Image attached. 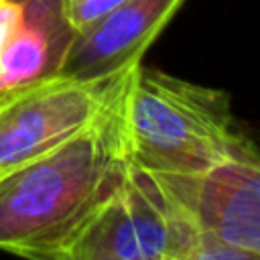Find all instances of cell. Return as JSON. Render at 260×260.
Listing matches in <instances>:
<instances>
[{
	"mask_svg": "<svg viewBox=\"0 0 260 260\" xmlns=\"http://www.w3.org/2000/svg\"><path fill=\"white\" fill-rule=\"evenodd\" d=\"M185 0H124L79 30L61 73L102 77L138 65Z\"/></svg>",
	"mask_w": 260,
	"mask_h": 260,
	"instance_id": "cell-6",
	"label": "cell"
},
{
	"mask_svg": "<svg viewBox=\"0 0 260 260\" xmlns=\"http://www.w3.org/2000/svg\"><path fill=\"white\" fill-rule=\"evenodd\" d=\"M134 67L102 77L55 73L0 93V179L89 128Z\"/></svg>",
	"mask_w": 260,
	"mask_h": 260,
	"instance_id": "cell-4",
	"label": "cell"
},
{
	"mask_svg": "<svg viewBox=\"0 0 260 260\" xmlns=\"http://www.w3.org/2000/svg\"><path fill=\"white\" fill-rule=\"evenodd\" d=\"M22 22L20 0H0V51Z\"/></svg>",
	"mask_w": 260,
	"mask_h": 260,
	"instance_id": "cell-9",
	"label": "cell"
},
{
	"mask_svg": "<svg viewBox=\"0 0 260 260\" xmlns=\"http://www.w3.org/2000/svg\"><path fill=\"white\" fill-rule=\"evenodd\" d=\"M120 130L128 162L158 175H199L256 146L225 91L142 63L124 87Z\"/></svg>",
	"mask_w": 260,
	"mask_h": 260,
	"instance_id": "cell-2",
	"label": "cell"
},
{
	"mask_svg": "<svg viewBox=\"0 0 260 260\" xmlns=\"http://www.w3.org/2000/svg\"><path fill=\"white\" fill-rule=\"evenodd\" d=\"M199 230L165 175L130 165L63 260H197Z\"/></svg>",
	"mask_w": 260,
	"mask_h": 260,
	"instance_id": "cell-3",
	"label": "cell"
},
{
	"mask_svg": "<svg viewBox=\"0 0 260 260\" xmlns=\"http://www.w3.org/2000/svg\"><path fill=\"white\" fill-rule=\"evenodd\" d=\"M22 22L0 51V93L61 73L75 39L63 0H20Z\"/></svg>",
	"mask_w": 260,
	"mask_h": 260,
	"instance_id": "cell-7",
	"label": "cell"
},
{
	"mask_svg": "<svg viewBox=\"0 0 260 260\" xmlns=\"http://www.w3.org/2000/svg\"><path fill=\"white\" fill-rule=\"evenodd\" d=\"M120 2L124 0H63V12L69 26L79 32L106 16Z\"/></svg>",
	"mask_w": 260,
	"mask_h": 260,
	"instance_id": "cell-8",
	"label": "cell"
},
{
	"mask_svg": "<svg viewBox=\"0 0 260 260\" xmlns=\"http://www.w3.org/2000/svg\"><path fill=\"white\" fill-rule=\"evenodd\" d=\"M199 230L197 260L260 258V148L199 175H165Z\"/></svg>",
	"mask_w": 260,
	"mask_h": 260,
	"instance_id": "cell-5",
	"label": "cell"
},
{
	"mask_svg": "<svg viewBox=\"0 0 260 260\" xmlns=\"http://www.w3.org/2000/svg\"><path fill=\"white\" fill-rule=\"evenodd\" d=\"M122 93L89 128L0 179L2 252L63 260L114 195L130 167L120 130Z\"/></svg>",
	"mask_w": 260,
	"mask_h": 260,
	"instance_id": "cell-1",
	"label": "cell"
}]
</instances>
